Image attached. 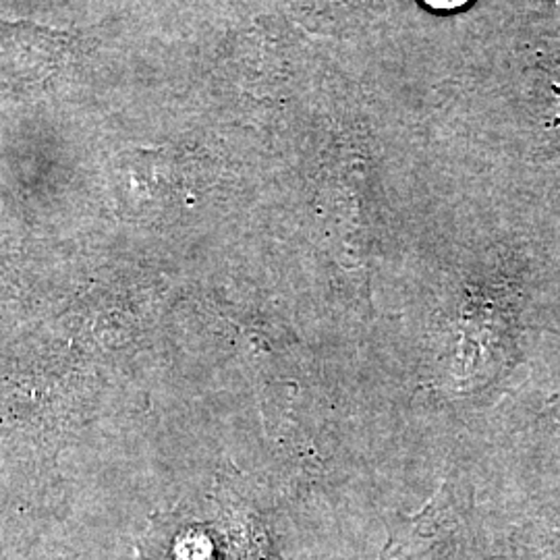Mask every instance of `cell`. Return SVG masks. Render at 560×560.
<instances>
[{
    "mask_svg": "<svg viewBox=\"0 0 560 560\" xmlns=\"http://www.w3.org/2000/svg\"><path fill=\"white\" fill-rule=\"evenodd\" d=\"M428 2H432L436 7H457V4L465 2V0H428Z\"/></svg>",
    "mask_w": 560,
    "mask_h": 560,
    "instance_id": "cell-2",
    "label": "cell"
},
{
    "mask_svg": "<svg viewBox=\"0 0 560 560\" xmlns=\"http://www.w3.org/2000/svg\"><path fill=\"white\" fill-rule=\"evenodd\" d=\"M67 38L30 21H0V102L34 96L60 71Z\"/></svg>",
    "mask_w": 560,
    "mask_h": 560,
    "instance_id": "cell-1",
    "label": "cell"
}]
</instances>
